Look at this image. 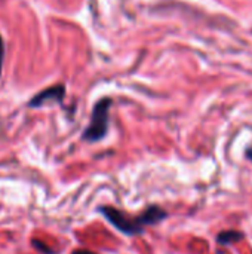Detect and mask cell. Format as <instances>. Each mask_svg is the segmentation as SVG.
Listing matches in <instances>:
<instances>
[{
	"label": "cell",
	"instance_id": "2",
	"mask_svg": "<svg viewBox=\"0 0 252 254\" xmlns=\"http://www.w3.org/2000/svg\"><path fill=\"white\" fill-rule=\"evenodd\" d=\"M111 101L108 98L101 100L100 103L95 104L91 122L88 128L83 132V140L88 143H97L102 140L107 134L108 129V109H110Z\"/></svg>",
	"mask_w": 252,
	"mask_h": 254
},
{
	"label": "cell",
	"instance_id": "7",
	"mask_svg": "<svg viewBox=\"0 0 252 254\" xmlns=\"http://www.w3.org/2000/svg\"><path fill=\"white\" fill-rule=\"evenodd\" d=\"M247 156H248V158L252 161V150H248V152H247Z\"/></svg>",
	"mask_w": 252,
	"mask_h": 254
},
{
	"label": "cell",
	"instance_id": "4",
	"mask_svg": "<svg viewBox=\"0 0 252 254\" xmlns=\"http://www.w3.org/2000/svg\"><path fill=\"white\" fill-rule=\"evenodd\" d=\"M242 238H244V235L238 231H224L217 235V244L218 246H232Z\"/></svg>",
	"mask_w": 252,
	"mask_h": 254
},
{
	"label": "cell",
	"instance_id": "3",
	"mask_svg": "<svg viewBox=\"0 0 252 254\" xmlns=\"http://www.w3.org/2000/svg\"><path fill=\"white\" fill-rule=\"evenodd\" d=\"M64 98V86L58 85V86H52L40 94H37L28 104L30 107H40L48 101H61Z\"/></svg>",
	"mask_w": 252,
	"mask_h": 254
},
{
	"label": "cell",
	"instance_id": "1",
	"mask_svg": "<svg viewBox=\"0 0 252 254\" xmlns=\"http://www.w3.org/2000/svg\"><path fill=\"white\" fill-rule=\"evenodd\" d=\"M100 213L122 234L125 235H138L144 231V228L147 226H153L157 225L160 222H163L166 219V211L162 210L157 205H151L149 207L143 214L137 216V217H128L125 213L116 210L114 207H101Z\"/></svg>",
	"mask_w": 252,
	"mask_h": 254
},
{
	"label": "cell",
	"instance_id": "6",
	"mask_svg": "<svg viewBox=\"0 0 252 254\" xmlns=\"http://www.w3.org/2000/svg\"><path fill=\"white\" fill-rule=\"evenodd\" d=\"M71 254H95V253H92V252H88V250H76V252H73Z\"/></svg>",
	"mask_w": 252,
	"mask_h": 254
},
{
	"label": "cell",
	"instance_id": "5",
	"mask_svg": "<svg viewBox=\"0 0 252 254\" xmlns=\"http://www.w3.org/2000/svg\"><path fill=\"white\" fill-rule=\"evenodd\" d=\"M33 246L37 249V250H40V252H43V253L46 254H53V252L50 250V249H48L46 246H42V244H39V241H33Z\"/></svg>",
	"mask_w": 252,
	"mask_h": 254
}]
</instances>
